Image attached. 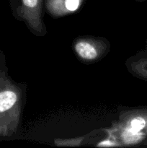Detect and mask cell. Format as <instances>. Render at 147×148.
Returning a JSON list of instances; mask_svg holds the SVG:
<instances>
[{
	"mask_svg": "<svg viewBox=\"0 0 147 148\" xmlns=\"http://www.w3.org/2000/svg\"><path fill=\"white\" fill-rule=\"evenodd\" d=\"M18 7L19 16L25 23L30 31L36 36H43L46 29L42 19V7L43 0H20Z\"/></svg>",
	"mask_w": 147,
	"mask_h": 148,
	"instance_id": "cell-1",
	"label": "cell"
},
{
	"mask_svg": "<svg viewBox=\"0 0 147 148\" xmlns=\"http://www.w3.org/2000/svg\"><path fill=\"white\" fill-rule=\"evenodd\" d=\"M108 49L102 42L90 38H79L74 43V51L78 57L83 62H92L99 59Z\"/></svg>",
	"mask_w": 147,
	"mask_h": 148,
	"instance_id": "cell-2",
	"label": "cell"
},
{
	"mask_svg": "<svg viewBox=\"0 0 147 148\" xmlns=\"http://www.w3.org/2000/svg\"><path fill=\"white\" fill-rule=\"evenodd\" d=\"M84 0H46L48 12L54 17H63L77 11Z\"/></svg>",
	"mask_w": 147,
	"mask_h": 148,
	"instance_id": "cell-3",
	"label": "cell"
},
{
	"mask_svg": "<svg viewBox=\"0 0 147 148\" xmlns=\"http://www.w3.org/2000/svg\"><path fill=\"white\" fill-rule=\"evenodd\" d=\"M130 72L137 77L147 81V53L131 59L128 62Z\"/></svg>",
	"mask_w": 147,
	"mask_h": 148,
	"instance_id": "cell-4",
	"label": "cell"
},
{
	"mask_svg": "<svg viewBox=\"0 0 147 148\" xmlns=\"http://www.w3.org/2000/svg\"><path fill=\"white\" fill-rule=\"evenodd\" d=\"M20 93L14 90H7L0 92V113L15 108L16 106L20 104Z\"/></svg>",
	"mask_w": 147,
	"mask_h": 148,
	"instance_id": "cell-5",
	"label": "cell"
},
{
	"mask_svg": "<svg viewBox=\"0 0 147 148\" xmlns=\"http://www.w3.org/2000/svg\"><path fill=\"white\" fill-rule=\"evenodd\" d=\"M120 139L121 143L125 145H135L144 143L147 139V136L120 125Z\"/></svg>",
	"mask_w": 147,
	"mask_h": 148,
	"instance_id": "cell-6",
	"label": "cell"
},
{
	"mask_svg": "<svg viewBox=\"0 0 147 148\" xmlns=\"http://www.w3.org/2000/svg\"><path fill=\"white\" fill-rule=\"evenodd\" d=\"M83 140V137L82 138H77V139H72V140H56V145L59 146H77L80 145L81 142Z\"/></svg>",
	"mask_w": 147,
	"mask_h": 148,
	"instance_id": "cell-7",
	"label": "cell"
},
{
	"mask_svg": "<svg viewBox=\"0 0 147 148\" xmlns=\"http://www.w3.org/2000/svg\"><path fill=\"white\" fill-rule=\"evenodd\" d=\"M121 146L120 143L115 140H110V139H107V140L101 141L100 143L97 145V147H119Z\"/></svg>",
	"mask_w": 147,
	"mask_h": 148,
	"instance_id": "cell-8",
	"label": "cell"
},
{
	"mask_svg": "<svg viewBox=\"0 0 147 148\" xmlns=\"http://www.w3.org/2000/svg\"><path fill=\"white\" fill-rule=\"evenodd\" d=\"M135 1H138V2H144V1H145L146 0H135Z\"/></svg>",
	"mask_w": 147,
	"mask_h": 148,
	"instance_id": "cell-9",
	"label": "cell"
},
{
	"mask_svg": "<svg viewBox=\"0 0 147 148\" xmlns=\"http://www.w3.org/2000/svg\"><path fill=\"white\" fill-rule=\"evenodd\" d=\"M145 51L147 53V40H146V50H145Z\"/></svg>",
	"mask_w": 147,
	"mask_h": 148,
	"instance_id": "cell-10",
	"label": "cell"
}]
</instances>
